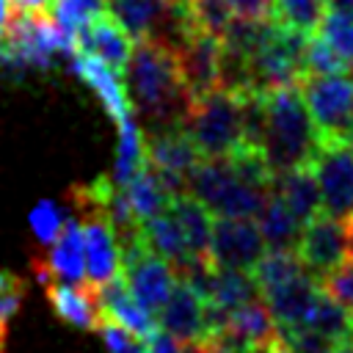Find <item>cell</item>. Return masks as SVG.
Segmentation results:
<instances>
[{"label": "cell", "instance_id": "obj_1", "mask_svg": "<svg viewBox=\"0 0 353 353\" xmlns=\"http://www.w3.org/2000/svg\"><path fill=\"white\" fill-rule=\"evenodd\" d=\"M124 88L132 110L146 121V132L182 127L193 99L182 83L174 47L141 39L124 69Z\"/></svg>", "mask_w": 353, "mask_h": 353}, {"label": "cell", "instance_id": "obj_2", "mask_svg": "<svg viewBox=\"0 0 353 353\" xmlns=\"http://www.w3.org/2000/svg\"><path fill=\"white\" fill-rule=\"evenodd\" d=\"M317 146H320V135L309 116L301 85L265 94L262 154L273 168V174L312 163L317 154Z\"/></svg>", "mask_w": 353, "mask_h": 353}, {"label": "cell", "instance_id": "obj_3", "mask_svg": "<svg viewBox=\"0 0 353 353\" xmlns=\"http://www.w3.org/2000/svg\"><path fill=\"white\" fill-rule=\"evenodd\" d=\"M188 193L221 218H259L273 188L243 179L232 157H204L188 176Z\"/></svg>", "mask_w": 353, "mask_h": 353}, {"label": "cell", "instance_id": "obj_4", "mask_svg": "<svg viewBox=\"0 0 353 353\" xmlns=\"http://www.w3.org/2000/svg\"><path fill=\"white\" fill-rule=\"evenodd\" d=\"M201 157H232L243 143V110L237 91L218 88L196 99L182 121Z\"/></svg>", "mask_w": 353, "mask_h": 353}, {"label": "cell", "instance_id": "obj_5", "mask_svg": "<svg viewBox=\"0 0 353 353\" xmlns=\"http://www.w3.org/2000/svg\"><path fill=\"white\" fill-rule=\"evenodd\" d=\"M301 91L320 141H345L353 127V72L306 77Z\"/></svg>", "mask_w": 353, "mask_h": 353}, {"label": "cell", "instance_id": "obj_6", "mask_svg": "<svg viewBox=\"0 0 353 353\" xmlns=\"http://www.w3.org/2000/svg\"><path fill=\"white\" fill-rule=\"evenodd\" d=\"M121 276L132 298L152 314L163 309L176 284V270L171 268V262H165L146 245L143 234L121 245Z\"/></svg>", "mask_w": 353, "mask_h": 353}, {"label": "cell", "instance_id": "obj_7", "mask_svg": "<svg viewBox=\"0 0 353 353\" xmlns=\"http://www.w3.org/2000/svg\"><path fill=\"white\" fill-rule=\"evenodd\" d=\"M323 212L347 221L353 215V149L347 141H320L312 160Z\"/></svg>", "mask_w": 353, "mask_h": 353}, {"label": "cell", "instance_id": "obj_8", "mask_svg": "<svg viewBox=\"0 0 353 353\" xmlns=\"http://www.w3.org/2000/svg\"><path fill=\"white\" fill-rule=\"evenodd\" d=\"M176 66L182 74V83L190 94V99H201L221 88V72H223V41L218 36L190 30L176 47Z\"/></svg>", "mask_w": 353, "mask_h": 353}, {"label": "cell", "instance_id": "obj_9", "mask_svg": "<svg viewBox=\"0 0 353 353\" xmlns=\"http://www.w3.org/2000/svg\"><path fill=\"white\" fill-rule=\"evenodd\" d=\"M295 254L301 256L303 268L312 276H325L350 259V240H347V221L334 215H314L301 229V240Z\"/></svg>", "mask_w": 353, "mask_h": 353}, {"label": "cell", "instance_id": "obj_10", "mask_svg": "<svg viewBox=\"0 0 353 353\" xmlns=\"http://www.w3.org/2000/svg\"><path fill=\"white\" fill-rule=\"evenodd\" d=\"M265 248L268 245L262 240V232L251 218H212L210 262L215 268L251 273L265 256Z\"/></svg>", "mask_w": 353, "mask_h": 353}, {"label": "cell", "instance_id": "obj_11", "mask_svg": "<svg viewBox=\"0 0 353 353\" xmlns=\"http://www.w3.org/2000/svg\"><path fill=\"white\" fill-rule=\"evenodd\" d=\"M74 218L83 223V243H85L83 287L97 290L121 273V245L102 210H83V212H74Z\"/></svg>", "mask_w": 353, "mask_h": 353}, {"label": "cell", "instance_id": "obj_12", "mask_svg": "<svg viewBox=\"0 0 353 353\" xmlns=\"http://www.w3.org/2000/svg\"><path fill=\"white\" fill-rule=\"evenodd\" d=\"M157 323L165 334L179 342H201L210 339L207 331V303L204 298L182 279H176L168 301L157 312Z\"/></svg>", "mask_w": 353, "mask_h": 353}, {"label": "cell", "instance_id": "obj_13", "mask_svg": "<svg viewBox=\"0 0 353 353\" xmlns=\"http://www.w3.org/2000/svg\"><path fill=\"white\" fill-rule=\"evenodd\" d=\"M317 295H320V281H314L312 273H303L298 279L265 290V306L270 309L279 331L306 328Z\"/></svg>", "mask_w": 353, "mask_h": 353}, {"label": "cell", "instance_id": "obj_14", "mask_svg": "<svg viewBox=\"0 0 353 353\" xmlns=\"http://www.w3.org/2000/svg\"><path fill=\"white\" fill-rule=\"evenodd\" d=\"M77 47H80V52L94 55L102 63H108L113 72H124L127 63H130V55L135 50L132 36L110 14H102V17L91 19L77 33Z\"/></svg>", "mask_w": 353, "mask_h": 353}, {"label": "cell", "instance_id": "obj_15", "mask_svg": "<svg viewBox=\"0 0 353 353\" xmlns=\"http://www.w3.org/2000/svg\"><path fill=\"white\" fill-rule=\"evenodd\" d=\"M204 157L199 154L196 143L182 127L171 130H157L146 132V163L157 171L176 174V176H190V171L201 163Z\"/></svg>", "mask_w": 353, "mask_h": 353}, {"label": "cell", "instance_id": "obj_16", "mask_svg": "<svg viewBox=\"0 0 353 353\" xmlns=\"http://www.w3.org/2000/svg\"><path fill=\"white\" fill-rule=\"evenodd\" d=\"M91 292H94V298H97V306H99L102 317L116 320L119 325H124L127 331H132L135 336H143V339H146L152 331H157V317H154L149 309H143V306L132 298V292L127 290L121 273H119L116 279H110L108 284L91 290Z\"/></svg>", "mask_w": 353, "mask_h": 353}, {"label": "cell", "instance_id": "obj_17", "mask_svg": "<svg viewBox=\"0 0 353 353\" xmlns=\"http://www.w3.org/2000/svg\"><path fill=\"white\" fill-rule=\"evenodd\" d=\"M69 66L74 69V74L80 80H85L94 94L99 97V102L105 105L108 116L119 124L124 121L130 113H132V105H130V97H127V88H124V80L119 77V72H113L108 63H102L99 58L94 55H85V52H77Z\"/></svg>", "mask_w": 353, "mask_h": 353}, {"label": "cell", "instance_id": "obj_18", "mask_svg": "<svg viewBox=\"0 0 353 353\" xmlns=\"http://www.w3.org/2000/svg\"><path fill=\"white\" fill-rule=\"evenodd\" d=\"M199 295L204 298V303L232 314L234 309L256 301L259 295V287L254 281L251 273L245 270H229V268H210L204 284L199 287Z\"/></svg>", "mask_w": 353, "mask_h": 353}, {"label": "cell", "instance_id": "obj_19", "mask_svg": "<svg viewBox=\"0 0 353 353\" xmlns=\"http://www.w3.org/2000/svg\"><path fill=\"white\" fill-rule=\"evenodd\" d=\"M276 193L284 199V204L290 207V212L301 221L309 223L314 215L323 212V199H320V185H317V174L314 165H295L290 171L276 174Z\"/></svg>", "mask_w": 353, "mask_h": 353}, {"label": "cell", "instance_id": "obj_20", "mask_svg": "<svg viewBox=\"0 0 353 353\" xmlns=\"http://www.w3.org/2000/svg\"><path fill=\"white\" fill-rule=\"evenodd\" d=\"M55 279L69 281L72 287L85 284V243H83V223L69 212L63 221V229L58 240L50 245V254L44 256Z\"/></svg>", "mask_w": 353, "mask_h": 353}, {"label": "cell", "instance_id": "obj_21", "mask_svg": "<svg viewBox=\"0 0 353 353\" xmlns=\"http://www.w3.org/2000/svg\"><path fill=\"white\" fill-rule=\"evenodd\" d=\"M174 221L179 223V232L185 237L188 254L193 259H204L210 262V243H212V212L193 199L190 193H182L176 199H171L168 204Z\"/></svg>", "mask_w": 353, "mask_h": 353}, {"label": "cell", "instance_id": "obj_22", "mask_svg": "<svg viewBox=\"0 0 353 353\" xmlns=\"http://www.w3.org/2000/svg\"><path fill=\"white\" fill-rule=\"evenodd\" d=\"M44 292H47V301H50L52 312L63 323H72V325L85 328V331H97V323H99L102 312H99L97 298L88 287H72V284H61L55 279L44 287Z\"/></svg>", "mask_w": 353, "mask_h": 353}, {"label": "cell", "instance_id": "obj_23", "mask_svg": "<svg viewBox=\"0 0 353 353\" xmlns=\"http://www.w3.org/2000/svg\"><path fill=\"white\" fill-rule=\"evenodd\" d=\"M259 232H262V240L270 251H295L298 248V240H301V229L303 223L290 212V207L284 204V199L276 193H270V199L265 201L259 218Z\"/></svg>", "mask_w": 353, "mask_h": 353}, {"label": "cell", "instance_id": "obj_24", "mask_svg": "<svg viewBox=\"0 0 353 353\" xmlns=\"http://www.w3.org/2000/svg\"><path fill=\"white\" fill-rule=\"evenodd\" d=\"M141 232H143L146 245H149L157 256H163L165 262H171V268H174V270L185 268V265L193 259V256L188 254L185 237H182L179 223L174 221L171 210H165V212H160V215H154V218L143 221V223H141Z\"/></svg>", "mask_w": 353, "mask_h": 353}, {"label": "cell", "instance_id": "obj_25", "mask_svg": "<svg viewBox=\"0 0 353 353\" xmlns=\"http://www.w3.org/2000/svg\"><path fill=\"white\" fill-rule=\"evenodd\" d=\"M146 165V132L130 113L124 121H119V149L116 163L110 171V179L119 188H127V182Z\"/></svg>", "mask_w": 353, "mask_h": 353}, {"label": "cell", "instance_id": "obj_26", "mask_svg": "<svg viewBox=\"0 0 353 353\" xmlns=\"http://www.w3.org/2000/svg\"><path fill=\"white\" fill-rule=\"evenodd\" d=\"M124 193H127V201H130V207H132V212H135V218L141 223L154 218V215H160V212H165L168 204H171V196L165 193L160 176L154 174V168L149 163L127 182Z\"/></svg>", "mask_w": 353, "mask_h": 353}, {"label": "cell", "instance_id": "obj_27", "mask_svg": "<svg viewBox=\"0 0 353 353\" xmlns=\"http://www.w3.org/2000/svg\"><path fill=\"white\" fill-rule=\"evenodd\" d=\"M306 328L328 336L336 345H347L350 336H353V314L345 306H339L331 295H325L323 287H320V295H317V301L312 306V314L306 320Z\"/></svg>", "mask_w": 353, "mask_h": 353}, {"label": "cell", "instance_id": "obj_28", "mask_svg": "<svg viewBox=\"0 0 353 353\" xmlns=\"http://www.w3.org/2000/svg\"><path fill=\"white\" fill-rule=\"evenodd\" d=\"M303 273H309V270L303 268V262H301V256L295 251H268L256 262V268L251 270L259 292H265L270 287H279V284H284L290 279H298Z\"/></svg>", "mask_w": 353, "mask_h": 353}, {"label": "cell", "instance_id": "obj_29", "mask_svg": "<svg viewBox=\"0 0 353 353\" xmlns=\"http://www.w3.org/2000/svg\"><path fill=\"white\" fill-rule=\"evenodd\" d=\"M185 11L196 30L218 39H223V33L234 19V11L226 0H185Z\"/></svg>", "mask_w": 353, "mask_h": 353}, {"label": "cell", "instance_id": "obj_30", "mask_svg": "<svg viewBox=\"0 0 353 353\" xmlns=\"http://www.w3.org/2000/svg\"><path fill=\"white\" fill-rule=\"evenodd\" d=\"M273 3V19L303 30V33H317L320 19L325 14V3L323 0H270Z\"/></svg>", "mask_w": 353, "mask_h": 353}, {"label": "cell", "instance_id": "obj_31", "mask_svg": "<svg viewBox=\"0 0 353 353\" xmlns=\"http://www.w3.org/2000/svg\"><path fill=\"white\" fill-rule=\"evenodd\" d=\"M306 77H323V74H339V72H350V63L320 36L312 33L306 41Z\"/></svg>", "mask_w": 353, "mask_h": 353}, {"label": "cell", "instance_id": "obj_32", "mask_svg": "<svg viewBox=\"0 0 353 353\" xmlns=\"http://www.w3.org/2000/svg\"><path fill=\"white\" fill-rule=\"evenodd\" d=\"M317 33L353 66V17H345V14L325 8Z\"/></svg>", "mask_w": 353, "mask_h": 353}, {"label": "cell", "instance_id": "obj_33", "mask_svg": "<svg viewBox=\"0 0 353 353\" xmlns=\"http://www.w3.org/2000/svg\"><path fill=\"white\" fill-rule=\"evenodd\" d=\"M63 215H61V210L52 204V201H39L36 207H33V212H30V229H33V237L41 243V245H52L55 240H58V234H61V229H63Z\"/></svg>", "mask_w": 353, "mask_h": 353}, {"label": "cell", "instance_id": "obj_34", "mask_svg": "<svg viewBox=\"0 0 353 353\" xmlns=\"http://www.w3.org/2000/svg\"><path fill=\"white\" fill-rule=\"evenodd\" d=\"M97 334H99V339L105 342V347L110 353H146V345L138 342L141 336H135L132 331H127L124 325H119L110 317H99Z\"/></svg>", "mask_w": 353, "mask_h": 353}, {"label": "cell", "instance_id": "obj_35", "mask_svg": "<svg viewBox=\"0 0 353 353\" xmlns=\"http://www.w3.org/2000/svg\"><path fill=\"white\" fill-rule=\"evenodd\" d=\"M320 287L325 295H331L339 306H345L353 314V265H342V268L325 273Z\"/></svg>", "mask_w": 353, "mask_h": 353}, {"label": "cell", "instance_id": "obj_36", "mask_svg": "<svg viewBox=\"0 0 353 353\" xmlns=\"http://www.w3.org/2000/svg\"><path fill=\"white\" fill-rule=\"evenodd\" d=\"M22 295L25 281L11 270H0V325H8V320L19 312Z\"/></svg>", "mask_w": 353, "mask_h": 353}, {"label": "cell", "instance_id": "obj_37", "mask_svg": "<svg viewBox=\"0 0 353 353\" xmlns=\"http://www.w3.org/2000/svg\"><path fill=\"white\" fill-rule=\"evenodd\" d=\"M234 11V17L243 19H270L273 17V3L270 0H226Z\"/></svg>", "mask_w": 353, "mask_h": 353}, {"label": "cell", "instance_id": "obj_38", "mask_svg": "<svg viewBox=\"0 0 353 353\" xmlns=\"http://www.w3.org/2000/svg\"><path fill=\"white\" fill-rule=\"evenodd\" d=\"M143 345H146V353H185V345L179 339H174L171 334H165L163 328L152 331Z\"/></svg>", "mask_w": 353, "mask_h": 353}, {"label": "cell", "instance_id": "obj_39", "mask_svg": "<svg viewBox=\"0 0 353 353\" xmlns=\"http://www.w3.org/2000/svg\"><path fill=\"white\" fill-rule=\"evenodd\" d=\"M8 3L17 11H47L50 8V0H8Z\"/></svg>", "mask_w": 353, "mask_h": 353}, {"label": "cell", "instance_id": "obj_40", "mask_svg": "<svg viewBox=\"0 0 353 353\" xmlns=\"http://www.w3.org/2000/svg\"><path fill=\"white\" fill-rule=\"evenodd\" d=\"M325 8L345 14V17H353V0H325Z\"/></svg>", "mask_w": 353, "mask_h": 353}, {"label": "cell", "instance_id": "obj_41", "mask_svg": "<svg viewBox=\"0 0 353 353\" xmlns=\"http://www.w3.org/2000/svg\"><path fill=\"white\" fill-rule=\"evenodd\" d=\"M347 240H350V259H353V215L347 218Z\"/></svg>", "mask_w": 353, "mask_h": 353}, {"label": "cell", "instance_id": "obj_42", "mask_svg": "<svg viewBox=\"0 0 353 353\" xmlns=\"http://www.w3.org/2000/svg\"><path fill=\"white\" fill-rule=\"evenodd\" d=\"M6 334H8V325H0V353H6Z\"/></svg>", "mask_w": 353, "mask_h": 353}, {"label": "cell", "instance_id": "obj_43", "mask_svg": "<svg viewBox=\"0 0 353 353\" xmlns=\"http://www.w3.org/2000/svg\"><path fill=\"white\" fill-rule=\"evenodd\" d=\"M334 353H353V350H350V347H347V345H339V347H336V350H334Z\"/></svg>", "mask_w": 353, "mask_h": 353}, {"label": "cell", "instance_id": "obj_44", "mask_svg": "<svg viewBox=\"0 0 353 353\" xmlns=\"http://www.w3.org/2000/svg\"><path fill=\"white\" fill-rule=\"evenodd\" d=\"M345 141H347V146L353 149V127H350V132H347V138H345Z\"/></svg>", "mask_w": 353, "mask_h": 353}, {"label": "cell", "instance_id": "obj_45", "mask_svg": "<svg viewBox=\"0 0 353 353\" xmlns=\"http://www.w3.org/2000/svg\"><path fill=\"white\" fill-rule=\"evenodd\" d=\"M347 347H350V350H353V336H350V342H347Z\"/></svg>", "mask_w": 353, "mask_h": 353}, {"label": "cell", "instance_id": "obj_46", "mask_svg": "<svg viewBox=\"0 0 353 353\" xmlns=\"http://www.w3.org/2000/svg\"><path fill=\"white\" fill-rule=\"evenodd\" d=\"M323 3H325V0H323Z\"/></svg>", "mask_w": 353, "mask_h": 353}]
</instances>
